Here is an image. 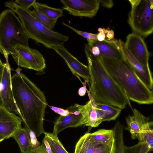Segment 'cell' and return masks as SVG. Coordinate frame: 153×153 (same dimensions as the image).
Returning a JSON list of instances; mask_svg holds the SVG:
<instances>
[{"label":"cell","mask_w":153,"mask_h":153,"mask_svg":"<svg viewBox=\"0 0 153 153\" xmlns=\"http://www.w3.org/2000/svg\"><path fill=\"white\" fill-rule=\"evenodd\" d=\"M125 45L133 56L140 63L149 65V53L146 44L141 36L134 33L126 37Z\"/></svg>","instance_id":"obj_12"},{"label":"cell","mask_w":153,"mask_h":153,"mask_svg":"<svg viewBox=\"0 0 153 153\" xmlns=\"http://www.w3.org/2000/svg\"><path fill=\"white\" fill-rule=\"evenodd\" d=\"M62 10L76 16L91 18L95 16L100 7L98 0H61Z\"/></svg>","instance_id":"obj_9"},{"label":"cell","mask_w":153,"mask_h":153,"mask_svg":"<svg viewBox=\"0 0 153 153\" xmlns=\"http://www.w3.org/2000/svg\"><path fill=\"white\" fill-rule=\"evenodd\" d=\"M105 28H103V30L97 34V40L100 42L103 41L105 39V33L104 32Z\"/></svg>","instance_id":"obj_35"},{"label":"cell","mask_w":153,"mask_h":153,"mask_svg":"<svg viewBox=\"0 0 153 153\" xmlns=\"http://www.w3.org/2000/svg\"><path fill=\"white\" fill-rule=\"evenodd\" d=\"M19 147L21 153H27L34 149L28 129L22 127L16 131L12 135Z\"/></svg>","instance_id":"obj_19"},{"label":"cell","mask_w":153,"mask_h":153,"mask_svg":"<svg viewBox=\"0 0 153 153\" xmlns=\"http://www.w3.org/2000/svg\"><path fill=\"white\" fill-rule=\"evenodd\" d=\"M44 134L50 145L52 153H68L59 141L57 135L45 131Z\"/></svg>","instance_id":"obj_23"},{"label":"cell","mask_w":153,"mask_h":153,"mask_svg":"<svg viewBox=\"0 0 153 153\" xmlns=\"http://www.w3.org/2000/svg\"><path fill=\"white\" fill-rule=\"evenodd\" d=\"M100 59L107 71L129 100L140 104L153 103L152 91L143 82L125 59L101 57Z\"/></svg>","instance_id":"obj_3"},{"label":"cell","mask_w":153,"mask_h":153,"mask_svg":"<svg viewBox=\"0 0 153 153\" xmlns=\"http://www.w3.org/2000/svg\"><path fill=\"white\" fill-rule=\"evenodd\" d=\"M69 113L65 116H60L54 123L53 134H58L65 128L76 127L84 125L87 115L85 104H75L67 109Z\"/></svg>","instance_id":"obj_8"},{"label":"cell","mask_w":153,"mask_h":153,"mask_svg":"<svg viewBox=\"0 0 153 153\" xmlns=\"http://www.w3.org/2000/svg\"><path fill=\"white\" fill-rule=\"evenodd\" d=\"M131 9L128 22L134 33L147 36L153 31L152 0H129Z\"/></svg>","instance_id":"obj_6"},{"label":"cell","mask_w":153,"mask_h":153,"mask_svg":"<svg viewBox=\"0 0 153 153\" xmlns=\"http://www.w3.org/2000/svg\"><path fill=\"white\" fill-rule=\"evenodd\" d=\"M105 33H106L107 39V40H110L114 39V33L112 30H109L108 29H105L104 30Z\"/></svg>","instance_id":"obj_34"},{"label":"cell","mask_w":153,"mask_h":153,"mask_svg":"<svg viewBox=\"0 0 153 153\" xmlns=\"http://www.w3.org/2000/svg\"><path fill=\"white\" fill-rule=\"evenodd\" d=\"M51 109L57 114L60 115V116H65L68 115L69 113L68 110L62 108H58L53 106H50Z\"/></svg>","instance_id":"obj_30"},{"label":"cell","mask_w":153,"mask_h":153,"mask_svg":"<svg viewBox=\"0 0 153 153\" xmlns=\"http://www.w3.org/2000/svg\"><path fill=\"white\" fill-rule=\"evenodd\" d=\"M19 67L11 76L13 97L25 127L36 137L44 133L43 121L47 105L43 92L24 74Z\"/></svg>","instance_id":"obj_1"},{"label":"cell","mask_w":153,"mask_h":153,"mask_svg":"<svg viewBox=\"0 0 153 153\" xmlns=\"http://www.w3.org/2000/svg\"><path fill=\"white\" fill-rule=\"evenodd\" d=\"M84 49L90 75L88 94L92 100L121 109H124L127 104L130 105L126 94L107 71L100 57L93 55L87 44Z\"/></svg>","instance_id":"obj_2"},{"label":"cell","mask_w":153,"mask_h":153,"mask_svg":"<svg viewBox=\"0 0 153 153\" xmlns=\"http://www.w3.org/2000/svg\"><path fill=\"white\" fill-rule=\"evenodd\" d=\"M86 92V88L84 86L79 88L78 91V93L79 96H82L85 95Z\"/></svg>","instance_id":"obj_37"},{"label":"cell","mask_w":153,"mask_h":153,"mask_svg":"<svg viewBox=\"0 0 153 153\" xmlns=\"http://www.w3.org/2000/svg\"><path fill=\"white\" fill-rule=\"evenodd\" d=\"M3 63L1 62V59H0V65H1V64H3Z\"/></svg>","instance_id":"obj_39"},{"label":"cell","mask_w":153,"mask_h":153,"mask_svg":"<svg viewBox=\"0 0 153 153\" xmlns=\"http://www.w3.org/2000/svg\"><path fill=\"white\" fill-rule=\"evenodd\" d=\"M33 6L34 9L38 10L54 20H57L58 18L63 16L62 9L60 8L52 7L36 1Z\"/></svg>","instance_id":"obj_22"},{"label":"cell","mask_w":153,"mask_h":153,"mask_svg":"<svg viewBox=\"0 0 153 153\" xmlns=\"http://www.w3.org/2000/svg\"><path fill=\"white\" fill-rule=\"evenodd\" d=\"M124 126L118 121L113 128L115 132L114 153H125V145L123 140Z\"/></svg>","instance_id":"obj_20"},{"label":"cell","mask_w":153,"mask_h":153,"mask_svg":"<svg viewBox=\"0 0 153 153\" xmlns=\"http://www.w3.org/2000/svg\"><path fill=\"white\" fill-rule=\"evenodd\" d=\"M91 136L94 139L101 142H108L115 139V132L113 129H102L91 133Z\"/></svg>","instance_id":"obj_24"},{"label":"cell","mask_w":153,"mask_h":153,"mask_svg":"<svg viewBox=\"0 0 153 153\" xmlns=\"http://www.w3.org/2000/svg\"><path fill=\"white\" fill-rule=\"evenodd\" d=\"M2 82L0 101L1 104L9 111L21 115L15 102L11 84L10 69L9 62H6Z\"/></svg>","instance_id":"obj_13"},{"label":"cell","mask_w":153,"mask_h":153,"mask_svg":"<svg viewBox=\"0 0 153 153\" xmlns=\"http://www.w3.org/2000/svg\"><path fill=\"white\" fill-rule=\"evenodd\" d=\"M90 48L92 53L93 55L97 56L100 55V52L99 48L97 47L94 46Z\"/></svg>","instance_id":"obj_36"},{"label":"cell","mask_w":153,"mask_h":153,"mask_svg":"<svg viewBox=\"0 0 153 153\" xmlns=\"http://www.w3.org/2000/svg\"><path fill=\"white\" fill-rule=\"evenodd\" d=\"M127 127L126 129L130 131L132 139H138L139 132V127L136 120L133 114L129 115L126 119Z\"/></svg>","instance_id":"obj_26"},{"label":"cell","mask_w":153,"mask_h":153,"mask_svg":"<svg viewBox=\"0 0 153 153\" xmlns=\"http://www.w3.org/2000/svg\"><path fill=\"white\" fill-rule=\"evenodd\" d=\"M114 140L100 142L93 139L90 133H86L76 143L74 153H114Z\"/></svg>","instance_id":"obj_10"},{"label":"cell","mask_w":153,"mask_h":153,"mask_svg":"<svg viewBox=\"0 0 153 153\" xmlns=\"http://www.w3.org/2000/svg\"><path fill=\"white\" fill-rule=\"evenodd\" d=\"M13 48L14 53L11 55L18 66L38 72L45 68V59L37 50L20 45H16Z\"/></svg>","instance_id":"obj_7"},{"label":"cell","mask_w":153,"mask_h":153,"mask_svg":"<svg viewBox=\"0 0 153 153\" xmlns=\"http://www.w3.org/2000/svg\"><path fill=\"white\" fill-rule=\"evenodd\" d=\"M133 115L137 123L139 129L138 138L139 142L147 144L152 151L153 148V130L152 122L149 121V118L143 115L136 109L133 110Z\"/></svg>","instance_id":"obj_17"},{"label":"cell","mask_w":153,"mask_h":153,"mask_svg":"<svg viewBox=\"0 0 153 153\" xmlns=\"http://www.w3.org/2000/svg\"><path fill=\"white\" fill-rule=\"evenodd\" d=\"M98 0L100 4L102 6L107 8H111L114 5L113 2L111 0Z\"/></svg>","instance_id":"obj_32"},{"label":"cell","mask_w":153,"mask_h":153,"mask_svg":"<svg viewBox=\"0 0 153 153\" xmlns=\"http://www.w3.org/2000/svg\"><path fill=\"white\" fill-rule=\"evenodd\" d=\"M7 65V63H3L2 64H0V99L1 93L2 89V82L3 74L4 70Z\"/></svg>","instance_id":"obj_33"},{"label":"cell","mask_w":153,"mask_h":153,"mask_svg":"<svg viewBox=\"0 0 153 153\" xmlns=\"http://www.w3.org/2000/svg\"><path fill=\"white\" fill-rule=\"evenodd\" d=\"M90 98V100L86 104L87 114L85 125L96 127L102 122L104 113L101 109L95 106L93 102Z\"/></svg>","instance_id":"obj_18"},{"label":"cell","mask_w":153,"mask_h":153,"mask_svg":"<svg viewBox=\"0 0 153 153\" xmlns=\"http://www.w3.org/2000/svg\"><path fill=\"white\" fill-rule=\"evenodd\" d=\"M30 13L37 20L42 23L48 29L52 30L57 20L51 19L45 14L36 9L29 10Z\"/></svg>","instance_id":"obj_25"},{"label":"cell","mask_w":153,"mask_h":153,"mask_svg":"<svg viewBox=\"0 0 153 153\" xmlns=\"http://www.w3.org/2000/svg\"><path fill=\"white\" fill-rule=\"evenodd\" d=\"M4 5L18 15L29 39L52 49L55 47L64 46L65 43L69 40L68 36L48 29L34 18L29 10L17 5L14 1H6Z\"/></svg>","instance_id":"obj_4"},{"label":"cell","mask_w":153,"mask_h":153,"mask_svg":"<svg viewBox=\"0 0 153 153\" xmlns=\"http://www.w3.org/2000/svg\"><path fill=\"white\" fill-rule=\"evenodd\" d=\"M63 25L70 29L77 34L86 38L87 39L97 40V34L85 32L77 30L65 22H62Z\"/></svg>","instance_id":"obj_28"},{"label":"cell","mask_w":153,"mask_h":153,"mask_svg":"<svg viewBox=\"0 0 153 153\" xmlns=\"http://www.w3.org/2000/svg\"><path fill=\"white\" fill-rule=\"evenodd\" d=\"M27 153H48L44 144L42 143L38 147L33 149Z\"/></svg>","instance_id":"obj_31"},{"label":"cell","mask_w":153,"mask_h":153,"mask_svg":"<svg viewBox=\"0 0 153 153\" xmlns=\"http://www.w3.org/2000/svg\"><path fill=\"white\" fill-rule=\"evenodd\" d=\"M5 139H6V138L5 137L0 135V143Z\"/></svg>","instance_id":"obj_38"},{"label":"cell","mask_w":153,"mask_h":153,"mask_svg":"<svg viewBox=\"0 0 153 153\" xmlns=\"http://www.w3.org/2000/svg\"><path fill=\"white\" fill-rule=\"evenodd\" d=\"M152 150L146 143L139 142L136 145L124 147L125 153H149Z\"/></svg>","instance_id":"obj_27"},{"label":"cell","mask_w":153,"mask_h":153,"mask_svg":"<svg viewBox=\"0 0 153 153\" xmlns=\"http://www.w3.org/2000/svg\"><path fill=\"white\" fill-rule=\"evenodd\" d=\"M119 42L125 60L145 85L152 91L153 80L149 65H144L139 62L127 49L125 43L121 39Z\"/></svg>","instance_id":"obj_11"},{"label":"cell","mask_w":153,"mask_h":153,"mask_svg":"<svg viewBox=\"0 0 153 153\" xmlns=\"http://www.w3.org/2000/svg\"><path fill=\"white\" fill-rule=\"evenodd\" d=\"M22 121L20 117L0 103V135L6 139L12 137L16 131L22 128Z\"/></svg>","instance_id":"obj_14"},{"label":"cell","mask_w":153,"mask_h":153,"mask_svg":"<svg viewBox=\"0 0 153 153\" xmlns=\"http://www.w3.org/2000/svg\"><path fill=\"white\" fill-rule=\"evenodd\" d=\"M52 49L64 59L74 74L82 77L86 82L89 83L90 75L88 66L79 61L64 46L55 47Z\"/></svg>","instance_id":"obj_15"},{"label":"cell","mask_w":153,"mask_h":153,"mask_svg":"<svg viewBox=\"0 0 153 153\" xmlns=\"http://www.w3.org/2000/svg\"><path fill=\"white\" fill-rule=\"evenodd\" d=\"M14 1L17 5L28 10L36 1V0H16Z\"/></svg>","instance_id":"obj_29"},{"label":"cell","mask_w":153,"mask_h":153,"mask_svg":"<svg viewBox=\"0 0 153 153\" xmlns=\"http://www.w3.org/2000/svg\"><path fill=\"white\" fill-rule=\"evenodd\" d=\"M27 36L22 23L15 13L10 9L0 14V53L8 60L10 54L14 53L17 45L29 47Z\"/></svg>","instance_id":"obj_5"},{"label":"cell","mask_w":153,"mask_h":153,"mask_svg":"<svg viewBox=\"0 0 153 153\" xmlns=\"http://www.w3.org/2000/svg\"><path fill=\"white\" fill-rule=\"evenodd\" d=\"M93 102L95 106L103 111L104 116L102 122L115 120L121 113V109L119 108L107 104Z\"/></svg>","instance_id":"obj_21"},{"label":"cell","mask_w":153,"mask_h":153,"mask_svg":"<svg viewBox=\"0 0 153 153\" xmlns=\"http://www.w3.org/2000/svg\"><path fill=\"white\" fill-rule=\"evenodd\" d=\"M88 46L97 47L100 51L99 56L101 58H111L125 59L119 41L116 39L110 40L105 39L100 42L97 40L87 39Z\"/></svg>","instance_id":"obj_16"}]
</instances>
